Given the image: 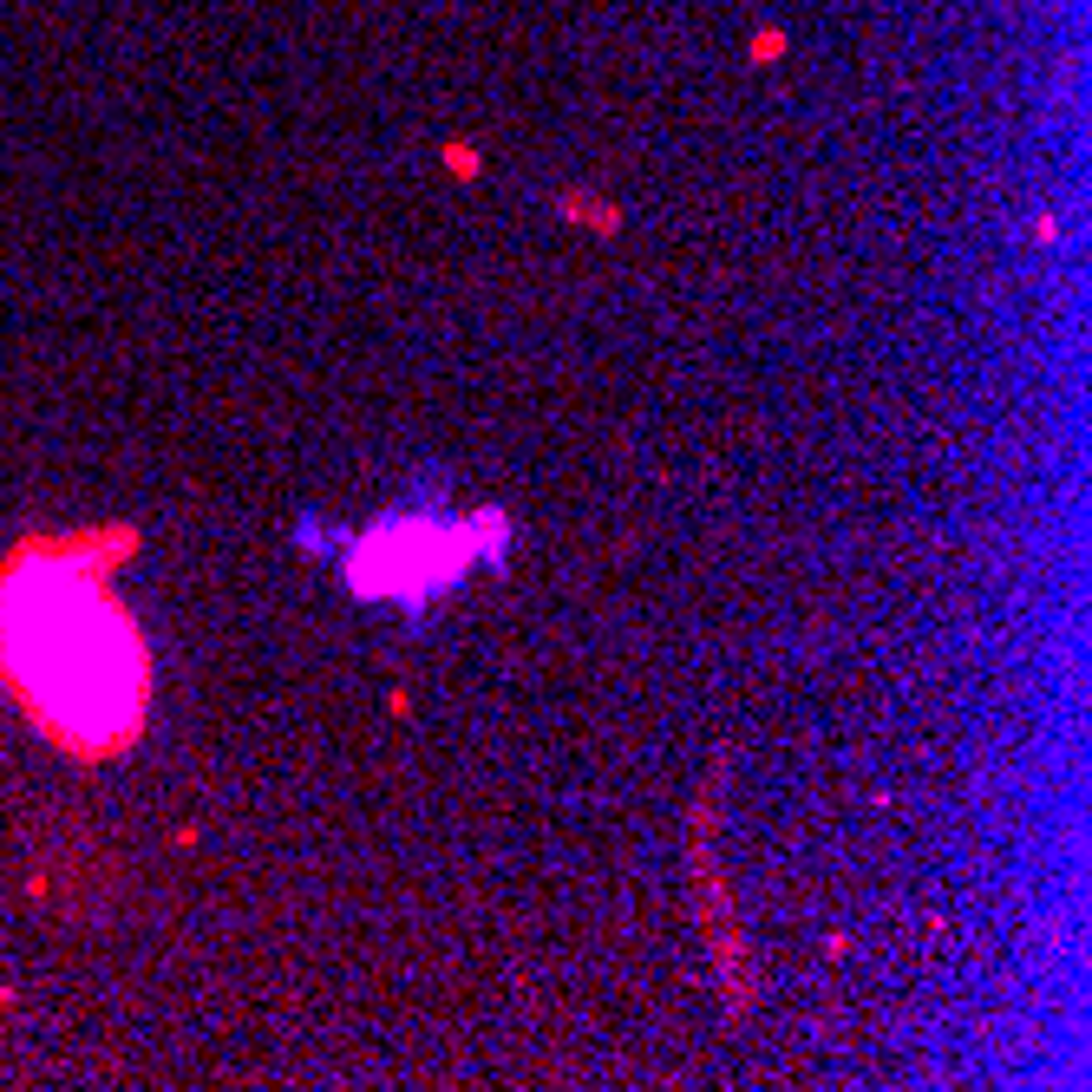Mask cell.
<instances>
[{
    "instance_id": "cell-1",
    "label": "cell",
    "mask_w": 1092,
    "mask_h": 1092,
    "mask_svg": "<svg viewBox=\"0 0 1092 1092\" xmlns=\"http://www.w3.org/2000/svg\"><path fill=\"white\" fill-rule=\"evenodd\" d=\"M7 674L20 700L66 746L105 752L125 746L144 713V648L119 602H105L79 576H33L13 589V615L0 628Z\"/></svg>"
},
{
    "instance_id": "cell-2",
    "label": "cell",
    "mask_w": 1092,
    "mask_h": 1092,
    "mask_svg": "<svg viewBox=\"0 0 1092 1092\" xmlns=\"http://www.w3.org/2000/svg\"><path fill=\"white\" fill-rule=\"evenodd\" d=\"M504 537L511 524L498 511H478V517H451L438 504H400L387 511L373 530L347 537V589L373 609H406L425 615L432 602H445L451 589H465V576L478 569V556L498 569L504 562Z\"/></svg>"
}]
</instances>
